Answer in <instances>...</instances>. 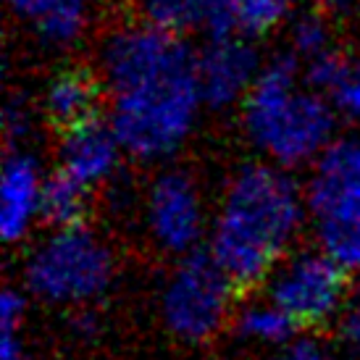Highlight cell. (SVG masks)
Wrapping results in <instances>:
<instances>
[{
    "mask_svg": "<svg viewBox=\"0 0 360 360\" xmlns=\"http://www.w3.org/2000/svg\"><path fill=\"white\" fill-rule=\"evenodd\" d=\"M101 74L110 98L108 121L127 155L155 163L190 140L205 103L198 53L179 34L129 21L103 42Z\"/></svg>",
    "mask_w": 360,
    "mask_h": 360,
    "instance_id": "1",
    "label": "cell"
},
{
    "mask_svg": "<svg viewBox=\"0 0 360 360\" xmlns=\"http://www.w3.org/2000/svg\"><path fill=\"white\" fill-rule=\"evenodd\" d=\"M342 360H350V358H342Z\"/></svg>",
    "mask_w": 360,
    "mask_h": 360,
    "instance_id": "27",
    "label": "cell"
},
{
    "mask_svg": "<svg viewBox=\"0 0 360 360\" xmlns=\"http://www.w3.org/2000/svg\"><path fill=\"white\" fill-rule=\"evenodd\" d=\"M260 56L245 37H216L198 53V82L202 103L213 110L245 103L258 79Z\"/></svg>",
    "mask_w": 360,
    "mask_h": 360,
    "instance_id": "9",
    "label": "cell"
},
{
    "mask_svg": "<svg viewBox=\"0 0 360 360\" xmlns=\"http://www.w3.org/2000/svg\"><path fill=\"white\" fill-rule=\"evenodd\" d=\"M292 56H297L302 63L313 58H321L326 53L337 51L334 48V30L329 19L319 11H305L292 21Z\"/></svg>",
    "mask_w": 360,
    "mask_h": 360,
    "instance_id": "18",
    "label": "cell"
},
{
    "mask_svg": "<svg viewBox=\"0 0 360 360\" xmlns=\"http://www.w3.org/2000/svg\"><path fill=\"white\" fill-rule=\"evenodd\" d=\"M279 360H331V358L326 355V350L321 347L319 342L295 340L284 347V352H281Z\"/></svg>",
    "mask_w": 360,
    "mask_h": 360,
    "instance_id": "22",
    "label": "cell"
},
{
    "mask_svg": "<svg viewBox=\"0 0 360 360\" xmlns=\"http://www.w3.org/2000/svg\"><path fill=\"white\" fill-rule=\"evenodd\" d=\"M305 195L281 166L248 163L231 176L221 200L210 255L237 295L274 274L305 216Z\"/></svg>",
    "mask_w": 360,
    "mask_h": 360,
    "instance_id": "2",
    "label": "cell"
},
{
    "mask_svg": "<svg viewBox=\"0 0 360 360\" xmlns=\"http://www.w3.org/2000/svg\"><path fill=\"white\" fill-rule=\"evenodd\" d=\"M95 0H8L11 11L32 24L37 37L48 45H71L84 32L90 6Z\"/></svg>",
    "mask_w": 360,
    "mask_h": 360,
    "instance_id": "14",
    "label": "cell"
},
{
    "mask_svg": "<svg viewBox=\"0 0 360 360\" xmlns=\"http://www.w3.org/2000/svg\"><path fill=\"white\" fill-rule=\"evenodd\" d=\"M45 176L40 163L30 153L13 150L3 163V181H0V231L3 240H21L30 224L40 216Z\"/></svg>",
    "mask_w": 360,
    "mask_h": 360,
    "instance_id": "11",
    "label": "cell"
},
{
    "mask_svg": "<svg viewBox=\"0 0 360 360\" xmlns=\"http://www.w3.org/2000/svg\"><path fill=\"white\" fill-rule=\"evenodd\" d=\"M90 192L92 190L71 179L69 174L56 171L53 176L45 179L40 216L51 226H56V231L84 226V219L90 213Z\"/></svg>",
    "mask_w": 360,
    "mask_h": 360,
    "instance_id": "15",
    "label": "cell"
},
{
    "mask_svg": "<svg viewBox=\"0 0 360 360\" xmlns=\"http://www.w3.org/2000/svg\"><path fill=\"white\" fill-rule=\"evenodd\" d=\"M121 155H124V148L110 121L98 116L63 131L58 148V171L69 174L71 179L84 184L87 190H95L98 184L108 181L119 171Z\"/></svg>",
    "mask_w": 360,
    "mask_h": 360,
    "instance_id": "10",
    "label": "cell"
},
{
    "mask_svg": "<svg viewBox=\"0 0 360 360\" xmlns=\"http://www.w3.org/2000/svg\"><path fill=\"white\" fill-rule=\"evenodd\" d=\"M237 295L229 276L210 252L184 255L163 290V319L176 337L205 342L216 337Z\"/></svg>",
    "mask_w": 360,
    "mask_h": 360,
    "instance_id": "5",
    "label": "cell"
},
{
    "mask_svg": "<svg viewBox=\"0 0 360 360\" xmlns=\"http://www.w3.org/2000/svg\"><path fill=\"white\" fill-rule=\"evenodd\" d=\"M358 63H360V48H358Z\"/></svg>",
    "mask_w": 360,
    "mask_h": 360,
    "instance_id": "26",
    "label": "cell"
},
{
    "mask_svg": "<svg viewBox=\"0 0 360 360\" xmlns=\"http://www.w3.org/2000/svg\"><path fill=\"white\" fill-rule=\"evenodd\" d=\"M30 131V116H27V108L21 103H8L6 108V137L8 142H19L24 134Z\"/></svg>",
    "mask_w": 360,
    "mask_h": 360,
    "instance_id": "21",
    "label": "cell"
},
{
    "mask_svg": "<svg viewBox=\"0 0 360 360\" xmlns=\"http://www.w3.org/2000/svg\"><path fill=\"white\" fill-rule=\"evenodd\" d=\"M21 323H0V360H24L19 342Z\"/></svg>",
    "mask_w": 360,
    "mask_h": 360,
    "instance_id": "23",
    "label": "cell"
},
{
    "mask_svg": "<svg viewBox=\"0 0 360 360\" xmlns=\"http://www.w3.org/2000/svg\"><path fill=\"white\" fill-rule=\"evenodd\" d=\"M321 248L347 271H360V213L319 224Z\"/></svg>",
    "mask_w": 360,
    "mask_h": 360,
    "instance_id": "19",
    "label": "cell"
},
{
    "mask_svg": "<svg viewBox=\"0 0 360 360\" xmlns=\"http://www.w3.org/2000/svg\"><path fill=\"white\" fill-rule=\"evenodd\" d=\"M295 0H200V27L216 37H263L292 13Z\"/></svg>",
    "mask_w": 360,
    "mask_h": 360,
    "instance_id": "12",
    "label": "cell"
},
{
    "mask_svg": "<svg viewBox=\"0 0 360 360\" xmlns=\"http://www.w3.org/2000/svg\"><path fill=\"white\" fill-rule=\"evenodd\" d=\"M113 255L105 242L84 226L53 231L27 263L30 290L56 305H77L98 297L110 281Z\"/></svg>",
    "mask_w": 360,
    "mask_h": 360,
    "instance_id": "4",
    "label": "cell"
},
{
    "mask_svg": "<svg viewBox=\"0 0 360 360\" xmlns=\"http://www.w3.org/2000/svg\"><path fill=\"white\" fill-rule=\"evenodd\" d=\"M316 3L326 11H345V8H350V6H355L358 0H316Z\"/></svg>",
    "mask_w": 360,
    "mask_h": 360,
    "instance_id": "25",
    "label": "cell"
},
{
    "mask_svg": "<svg viewBox=\"0 0 360 360\" xmlns=\"http://www.w3.org/2000/svg\"><path fill=\"white\" fill-rule=\"evenodd\" d=\"M101 87L87 69H63L45 90V116L53 127L69 131L84 121L98 119Z\"/></svg>",
    "mask_w": 360,
    "mask_h": 360,
    "instance_id": "13",
    "label": "cell"
},
{
    "mask_svg": "<svg viewBox=\"0 0 360 360\" xmlns=\"http://www.w3.org/2000/svg\"><path fill=\"white\" fill-rule=\"evenodd\" d=\"M202 200L184 171H163L148 192V229L169 252H195L202 234Z\"/></svg>",
    "mask_w": 360,
    "mask_h": 360,
    "instance_id": "7",
    "label": "cell"
},
{
    "mask_svg": "<svg viewBox=\"0 0 360 360\" xmlns=\"http://www.w3.org/2000/svg\"><path fill=\"white\" fill-rule=\"evenodd\" d=\"M342 334H345V340L360 352V290H358V297L350 302L345 319H342Z\"/></svg>",
    "mask_w": 360,
    "mask_h": 360,
    "instance_id": "24",
    "label": "cell"
},
{
    "mask_svg": "<svg viewBox=\"0 0 360 360\" xmlns=\"http://www.w3.org/2000/svg\"><path fill=\"white\" fill-rule=\"evenodd\" d=\"M297 329L300 326L274 302L248 305L237 316V331L242 340L260 342V345H290Z\"/></svg>",
    "mask_w": 360,
    "mask_h": 360,
    "instance_id": "17",
    "label": "cell"
},
{
    "mask_svg": "<svg viewBox=\"0 0 360 360\" xmlns=\"http://www.w3.org/2000/svg\"><path fill=\"white\" fill-rule=\"evenodd\" d=\"M134 24L181 34L200 24V0H127Z\"/></svg>",
    "mask_w": 360,
    "mask_h": 360,
    "instance_id": "16",
    "label": "cell"
},
{
    "mask_svg": "<svg viewBox=\"0 0 360 360\" xmlns=\"http://www.w3.org/2000/svg\"><path fill=\"white\" fill-rule=\"evenodd\" d=\"M305 202L319 224L360 213V137H337L313 160Z\"/></svg>",
    "mask_w": 360,
    "mask_h": 360,
    "instance_id": "8",
    "label": "cell"
},
{
    "mask_svg": "<svg viewBox=\"0 0 360 360\" xmlns=\"http://www.w3.org/2000/svg\"><path fill=\"white\" fill-rule=\"evenodd\" d=\"M337 116L350 121H360V63H352L347 74L337 82V87L326 95Z\"/></svg>",
    "mask_w": 360,
    "mask_h": 360,
    "instance_id": "20",
    "label": "cell"
},
{
    "mask_svg": "<svg viewBox=\"0 0 360 360\" xmlns=\"http://www.w3.org/2000/svg\"><path fill=\"white\" fill-rule=\"evenodd\" d=\"M347 269L326 252H300L287 260L269 284V297L300 329L323 326L347 297Z\"/></svg>",
    "mask_w": 360,
    "mask_h": 360,
    "instance_id": "6",
    "label": "cell"
},
{
    "mask_svg": "<svg viewBox=\"0 0 360 360\" xmlns=\"http://www.w3.org/2000/svg\"><path fill=\"white\" fill-rule=\"evenodd\" d=\"M242 121L252 145L281 169L313 163L337 140V110L305 84L302 60L292 53L263 63Z\"/></svg>",
    "mask_w": 360,
    "mask_h": 360,
    "instance_id": "3",
    "label": "cell"
}]
</instances>
